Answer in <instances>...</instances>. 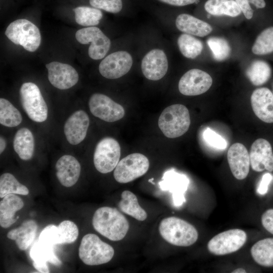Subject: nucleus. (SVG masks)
I'll return each mask as SVG.
<instances>
[{
	"instance_id": "24",
	"label": "nucleus",
	"mask_w": 273,
	"mask_h": 273,
	"mask_svg": "<svg viewBox=\"0 0 273 273\" xmlns=\"http://www.w3.org/2000/svg\"><path fill=\"white\" fill-rule=\"evenodd\" d=\"M24 202L20 197L15 194L5 196L0 202V225L8 228L14 223L19 216L15 217L16 211L21 209Z\"/></svg>"
},
{
	"instance_id": "48",
	"label": "nucleus",
	"mask_w": 273,
	"mask_h": 273,
	"mask_svg": "<svg viewBox=\"0 0 273 273\" xmlns=\"http://www.w3.org/2000/svg\"><path fill=\"white\" fill-rule=\"evenodd\" d=\"M154 180V178H151V179H149V182H151V183H152V180Z\"/></svg>"
},
{
	"instance_id": "35",
	"label": "nucleus",
	"mask_w": 273,
	"mask_h": 273,
	"mask_svg": "<svg viewBox=\"0 0 273 273\" xmlns=\"http://www.w3.org/2000/svg\"><path fill=\"white\" fill-rule=\"evenodd\" d=\"M252 51L258 55L273 52V26L264 29L258 35L252 48Z\"/></svg>"
},
{
	"instance_id": "6",
	"label": "nucleus",
	"mask_w": 273,
	"mask_h": 273,
	"mask_svg": "<svg viewBox=\"0 0 273 273\" xmlns=\"http://www.w3.org/2000/svg\"><path fill=\"white\" fill-rule=\"evenodd\" d=\"M19 94L22 106L30 119L36 122L47 120L48 106L36 84L31 82L23 83Z\"/></svg>"
},
{
	"instance_id": "2",
	"label": "nucleus",
	"mask_w": 273,
	"mask_h": 273,
	"mask_svg": "<svg viewBox=\"0 0 273 273\" xmlns=\"http://www.w3.org/2000/svg\"><path fill=\"white\" fill-rule=\"evenodd\" d=\"M159 231L166 242L177 246H191L198 238L197 230L193 225L174 216L163 219L160 222Z\"/></svg>"
},
{
	"instance_id": "40",
	"label": "nucleus",
	"mask_w": 273,
	"mask_h": 273,
	"mask_svg": "<svg viewBox=\"0 0 273 273\" xmlns=\"http://www.w3.org/2000/svg\"><path fill=\"white\" fill-rule=\"evenodd\" d=\"M59 233L58 226L50 224L47 226L41 232L38 241L53 246L58 245Z\"/></svg>"
},
{
	"instance_id": "44",
	"label": "nucleus",
	"mask_w": 273,
	"mask_h": 273,
	"mask_svg": "<svg viewBox=\"0 0 273 273\" xmlns=\"http://www.w3.org/2000/svg\"><path fill=\"white\" fill-rule=\"evenodd\" d=\"M159 1L175 6H185L195 3L197 0H159Z\"/></svg>"
},
{
	"instance_id": "14",
	"label": "nucleus",
	"mask_w": 273,
	"mask_h": 273,
	"mask_svg": "<svg viewBox=\"0 0 273 273\" xmlns=\"http://www.w3.org/2000/svg\"><path fill=\"white\" fill-rule=\"evenodd\" d=\"M51 84L59 89H69L79 79L77 71L71 65L59 62H52L46 65Z\"/></svg>"
},
{
	"instance_id": "33",
	"label": "nucleus",
	"mask_w": 273,
	"mask_h": 273,
	"mask_svg": "<svg viewBox=\"0 0 273 273\" xmlns=\"http://www.w3.org/2000/svg\"><path fill=\"white\" fill-rule=\"evenodd\" d=\"M76 22L84 26H93L99 24L103 17L102 12L96 8L80 6L73 9Z\"/></svg>"
},
{
	"instance_id": "42",
	"label": "nucleus",
	"mask_w": 273,
	"mask_h": 273,
	"mask_svg": "<svg viewBox=\"0 0 273 273\" xmlns=\"http://www.w3.org/2000/svg\"><path fill=\"white\" fill-rule=\"evenodd\" d=\"M272 179L273 176L270 173L264 174L257 189L258 193L261 195L266 194L268 191V186Z\"/></svg>"
},
{
	"instance_id": "37",
	"label": "nucleus",
	"mask_w": 273,
	"mask_h": 273,
	"mask_svg": "<svg viewBox=\"0 0 273 273\" xmlns=\"http://www.w3.org/2000/svg\"><path fill=\"white\" fill-rule=\"evenodd\" d=\"M58 244H71L77 239L79 232L76 224L70 220L62 221L58 226Z\"/></svg>"
},
{
	"instance_id": "25",
	"label": "nucleus",
	"mask_w": 273,
	"mask_h": 273,
	"mask_svg": "<svg viewBox=\"0 0 273 273\" xmlns=\"http://www.w3.org/2000/svg\"><path fill=\"white\" fill-rule=\"evenodd\" d=\"M37 230V225L34 220H26L19 227L10 231L7 236L15 241L20 250H25L34 241Z\"/></svg>"
},
{
	"instance_id": "28",
	"label": "nucleus",
	"mask_w": 273,
	"mask_h": 273,
	"mask_svg": "<svg viewBox=\"0 0 273 273\" xmlns=\"http://www.w3.org/2000/svg\"><path fill=\"white\" fill-rule=\"evenodd\" d=\"M121 198L118 206L121 211L139 221H144L147 218V213L139 205L135 194L125 190L121 193Z\"/></svg>"
},
{
	"instance_id": "8",
	"label": "nucleus",
	"mask_w": 273,
	"mask_h": 273,
	"mask_svg": "<svg viewBox=\"0 0 273 273\" xmlns=\"http://www.w3.org/2000/svg\"><path fill=\"white\" fill-rule=\"evenodd\" d=\"M121 149L118 142L111 137L102 139L97 145L94 154V163L100 173H107L113 170L120 157Z\"/></svg>"
},
{
	"instance_id": "32",
	"label": "nucleus",
	"mask_w": 273,
	"mask_h": 273,
	"mask_svg": "<svg viewBox=\"0 0 273 273\" xmlns=\"http://www.w3.org/2000/svg\"><path fill=\"white\" fill-rule=\"evenodd\" d=\"M177 44L183 56L190 59H194L198 56L203 48L202 42L200 40L187 33L179 35Z\"/></svg>"
},
{
	"instance_id": "13",
	"label": "nucleus",
	"mask_w": 273,
	"mask_h": 273,
	"mask_svg": "<svg viewBox=\"0 0 273 273\" xmlns=\"http://www.w3.org/2000/svg\"><path fill=\"white\" fill-rule=\"evenodd\" d=\"M212 84V79L207 72L198 69L188 71L178 82L179 92L185 96H197L207 92Z\"/></svg>"
},
{
	"instance_id": "31",
	"label": "nucleus",
	"mask_w": 273,
	"mask_h": 273,
	"mask_svg": "<svg viewBox=\"0 0 273 273\" xmlns=\"http://www.w3.org/2000/svg\"><path fill=\"white\" fill-rule=\"evenodd\" d=\"M22 121L20 111L8 100L0 99V123L14 127L19 125Z\"/></svg>"
},
{
	"instance_id": "21",
	"label": "nucleus",
	"mask_w": 273,
	"mask_h": 273,
	"mask_svg": "<svg viewBox=\"0 0 273 273\" xmlns=\"http://www.w3.org/2000/svg\"><path fill=\"white\" fill-rule=\"evenodd\" d=\"M55 168L56 176L62 186L71 187L78 181L81 166L73 156L65 155L61 157L56 163Z\"/></svg>"
},
{
	"instance_id": "15",
	"label": "nucleus",
	"mask_w": 273,
	"mask_h": 273,
	"mask_svg": "<svg viewBox=\"0 0 273 273\" xmlns=\"http://www.w3.org/2000/svg\"><path fill=\"white\" fill-rule=\"evenodd\" d=\"M189 182L186 175L171 169L164 173L159 185L162 191H168L172 194L174 206H180L186 202L184 194L188 189Z\"/></svg>"
},
{
	"instance_id": "26",
	"label": "nucleus",
	"mask_w": 273,
	"mask_h": 273,
	"mask_svg": "<svg viewBox=\"0 0 273 273\" xmlns=\"http://www.w3.org/2000/svg\"><path fill=\"white\" fill-rule=\"evenodd\" d=\"M13 148L20 159L28 160L32 157L35 148L33 135L27 128L17 130L13 139Z\"/></svg>"
},
{
	"instance_id": "3",
	"label": "nucleus",
	"mask_w": 273,
	"mask_h": 273,
	"mask_svg": "<svg viewBox=\"0 0 273 273\" xmlns=\"http://www.w3.org/2000/svg\"><path fill=\"white\" fill-rule=\"evenodd\" d=\"M190 123L188 108L178 104L164 109L158 119L159 128L168 138H175L185 134L188 130Z\"/></svg>"
},
{
	"instance_id": "4",
	"label": "nucleus",
	"mask_w": 273,
	"mask_h": 273,
	"mask_svg": "<svg viewBox=\"0 0 273 273\" xmlns=\"http://www.w3.org/2000/svg\"><path fill=\"white\" fill-rule=\"evenodd\" d=\"M80 259L88 265H98L109 262L114 254L113 248L96 235L88 234L82 239L78 249Z\"/></svg>"
},
{
	"instance_id": "41",
	"label": "nucleus",
	"mask_w": 273,
	"mask_h": 273,
	"mask_svg": "<svg viewBox=\"0 0 273 273\" xmlns=\"http://www.w3.org/2000/svg\"><path fill=\"white\" fill-rule=\"evenodd\" d=\"M261 220L263 228L273 235V208L266 210L262 214Z\"/></svg>"
},
{
	"instance_id": "5",
	"label": "nucleus",
	"mask_w": 273,
	"mask_h": 273,
	"mask_svg": "<svg viewBox=\"0 0 273 273\" xmlns=\"http://www.w3.org/2000/svg\"><path fill=\"white\" fill-rule=\"evenodd\" d=\"M6 36L14 43L20 45L30 52L35 51L41 42L39 29L25 19H20L11 23L5 31Z\"/></svg>"
},
{
	"instance_id": "27",
	"label": "nucleus",
	"mask_w": 273,
	"mask_h": 273,
	"mask_svg": "<svg viewBox=\"0 0 273 273\" xmlns=\"http://www.w3.org/2000/svg\"><path fill=\"white\" fill-rule=\"evenodd\" d=\"M250 251L257 264L264 267H273V238L258 241L252 246Z\"/></svg>"
},
{
	"instance_id": "29",
	"label": "nucleus",
	"mask_w": 273,
	"mask_h": 273,
	"mask_svg": "<svg viewBox=\"0 0 273 273\" xmlns=\"http://www.w3.org/2000/svg\"><path fill=\"white\" fill-rule=\"evenodd\" d=\"M204 8L209 14L214 16L227 15L234 17L242 12L235 0H208Z\"/></svg>"
},
{
	"instance_id": "43",
	"label": "nucleus",
	"mask_w": 273,
	"mask_h": 273,
	"mask_svg": "<svg viewBox=\"0 0 273 273\" xmlns=\"http://www.w3.org/2000/svg\"><path fill=\"white\" fill-rule=\"evenodd\" d=\"M241 11L247 19H250L253 15V10L251 8L249 0H235Z\"/></svg>"
},
{
	"instance_id": "23",
	"label": "nucleus",
	"mask_w": 273,
	"mask_h": 273,
	"mask_svg": "<svg viewBox=\"0 0 273 273\" xmlns=\"http://www.w3.org/2000/svg\"><path fill=\"white\" fill-rule=\"evenodd\" d=\"M177 28L185 33L204 37L211 32L210 24L188 14L179 15L175 20Z\"/></svg>"
},
{
	"instance_id": "20",
	"label": "nucleus",
	"mask_w": 273,
	"mask_h": 273,
	"mask_svg": "<svg viewBox=\"0 0 273 273\" xmlns=\"http://www.w3.org/2000/svg\"><path fill=\"white\" fill-rule=\"evenodd\" d=\"M251 104L258 118L265 123H273V93L268 88L261 87L254 90Z\"/></svg>"
},
{
	"instance_id": "1",
	"label": "nucleus",
	"mask_w": 273,
	"mask_h": 273,
	"mask_svg": "<svg viewBox=\"0 0 273 273\" xmlns=\"http://www.w3.org/2000/svg\"><path fill=\"white\" fill-rule=\"evenodd\" d=\"M92 224L99 233L113 241L123 239L129 227L127 219L119 210L108 206L100 207L95 212Z\"/></svg>"
},
{
	"instance_id": "18",
	"label": "nucleus",
	"mask_w": 273,
	"mask_h": 273,
	"mask_svg": "<svg viewBox=\"0 0 273 273\" xmlns=\"http://www.w3.org/2000/svg\"><path fill=\"white\" fill-rule=\"evenodd\" d=\"M252 169L256 172L273 171V152L270 144L264 139H258L252 144L249 153Z\"/></svg>"
},
{
	"instance_id": "46",
	"label": "nucleus",
	"mask_w": 273,
	"mask_h": 273,
	"mask_svg": "<svg viewBox=\"0 0 273 273\" xmlns=\"http://www.w3.org/2000/svg\"><path fill=\"white\" fill-rule=\"evenodd\" d=\"M7 143L4 137H0V153L2 154L6 149Z\"/></svg>"
},
{
	"instance_id": "36",
	"label": "nucleus",
	"mask_w": 273,
	"mask_h": 273,
	"mask_svg": "<svg viewBox=\"0 0 273 273\" xmlns=\"http://www.w3.org/2000/svg\"><path fill=\"white\" fill-rule=\"evenodd\" d=\"M212 55L217 61L226 60L230 55L231 49L228 41L222 37H211L207 40Z\"/></svg>"
},
{
	"instance_id": "12",
	"label": "nucleus",
	"mask_w": 273,
	"mask_h": 273,
	"mask_svg": "<svg viewBox=\"0 0 273 273\" xmlns=\"http://www.w3.org/2000/svg\"><path fill=\"white\" fill-rule=\"evenodd\" d=\"M132 65L131 56L126 51H119L106 57L101 62L99 70L103 77L114 79L128 73Z\"/></svg>"
},
{
	"instance_id": "22",
	"label": "nucleus",
	"mask_w": 273,
	"mask_h": 273,
	"mask_svg": "<svg viewBox=\"0 0 273 273\" xmlns=\"http://www.w3.org/2000/svg\"><path fill=\"white\" fill-rule=\"evenodd\" d=\"M29 254L33 266L40 272H50L47 262L57 266L62 264L54 253L53 246L38 240L33 244Z\"/></svg>"
},
{
	"instance_id": "7",
	"label": "nucleus",
	"mask_w": 273,
	"mask_h": 273,
	"mask_svg": "<svg viewBox=\"0 0 273 273\" xmlns=\"http://www.w3.org/2000/svg\"><path fill=\"white\" fill-rule=\"evenodd\" d=\"M149 161L142 154L135 153L120 160L114 169L113 175L118 183H129L144 175L149 168Z\"/></svg>"
},
{
	"instance_id": "30",
	"label": "nucleus",
	"mask_w": 273,
	"mask_h": 273,
	"mask_svg": "<svg viewBox=\"0 0 273 273\" xmlns=\"http://www.w3.org/2000/svg\"><path fill=\"white\" fill-rule=\"evenodd\" d=\"M271 69L269 65L262 60L253 61L246 70V75L256 86L263 84L270 78Z\"/></svg>"
},
{
	"instance_id": "19",
	"label": "nucleus",
	"mask_w": 273,
	"mask_h": 273,
	"mask_svg": "<svg viewBox=\"0 0 273 273\" xmlns=\"http://www.w3.org/2000/svg\"><path fill=\"white\" fill-rule=\"evenodd\" d=\"M228 163L234 176L239 180L245 178L249 172V154L244 145L235 143L228 151Z\"/></svg>"
},
{
	"instance_id": "11",
	"label": "nucleus",
	"mask_w": 273,
	"mask_h": 273,
	"mask_svg": "<svg viewBox=\"0 0 273 273\" xmlns=\"http://www.w3.org/2000/svg\"><path fill=\"white\" fill-rule=\"evenodd\" d=\"M92 114L106 122H112L122 119L125 114L123 107L104 94L92 95L88 101Z\"/></svg>"
},
{
	"instance_id": "10",
	"label": "nucleus",
	"mask_w": 273,
	"mask_h": 273,
	"mask_svg": "<svg viewBox=\"0 0 273 273\" xmlns=\"http://www.w3.org/2000/svg\"><path fill=\"white\" fill-rule=\"evenodd\" d=\"M75 38L81 44L90 43L88 54L93 60L103 58L111 46L110 39L100 29L95 26L87 27L77 30Z\"/></svg>"
},
{
	"instance_id": "17",
	"label": "nucleus",
	"mask_w": 273,
	"mask_h": 273,
	"mask_svg": "<svg viewBox=\"0 0 273 273\" xmlns=\"http://www.w3.org/2000/svg\"><path fill=\"white\" fill-rule=\"evenodd\" d=\"M168 67L166 55L160 49H153L149 52L143 58L141 64L144 75L151 80H158L163 78Z\"/></svg>"
},
{
	"instance_id": "9",
	"label": "nucleus",
	"mask_w": 273,
	"mask_h": 273,
	"mask_svg": "<svg viewBox=\"0 0 273 273\" xmlns=\"http://www.w3.org/2000/svg\"><path fill=\"white\" fill-rule=\"evenodd\" d=\"M247 234L235 229L221 232L213 237L207 244L209 251L215 255H224L239 250L247 241Z\"/></svg>"
},
{
	"instance_id": "47",
	"label": "nucleus",
	"mask_w": 273,
	"mask_h": 273,
	"mask_svg": "<svg viewBox=\"0 0 273 273\" xmlns=\"http://www.w3.org/2000/svg\"><path fill=\"white\" fill-rule=\"evenodd\" d=\"M232 272L233 273H245L246 272V271L245 269L243 268H238L233 270Z\"/></svg>"
},
{
	"instance_id": "39",
	"label": "nucleus",
	"mask_w": 273,
	"mask_h": 273,
	"mask_svg": "<svg viewBox=\"0 0 273 273\" xmlns=\"http://www.w3.org/2000/svg\"><path fill=\"white\" fill-rule=\"evenodd\" d=\"M92 6L105 11L117 13L122 8V0H89Z\"/></svg>"
},
{
	"instance_id": "45",
	"label": "nucleus",
	"mask_w": 273,
	"mask_h": 273,
	"mask_svg": "<svg viewBox=\"0 0 273 273\" xmlns=\"http://www.w3.org/2000/svg\"><path fill=\"white\" fill-rule=\"evenodd\" d=\"M249 3L253 4L257 9H263L266 7L264 0H249Z\"/></svg>"
},
{
	"instance_id": "34",
	"label": "nucleus",
	"mask_w": 273,
	"mask_h": 273,
	"mask_svg": "<svg viewBox=\"0 0 273 273\" xmlns=\"http://www.w3.org/2000/svg\"><path fill=\"white\" fill-rule=\"evenodd\" d=\"M28 189L20 184L15 177L10 173H4L0 176V198L10 194L27 195Z\"/></svg>"
},
{
	"instance_id": "16",
	"label": "nucleus",
	"mask_w": 273,
	"mask_h": 273,
	"mask_svg": "<svg viewBox=\"0 0 273 273\" xmlns=\"http://www.w3.org/2000/svg\"><path fill=\"white\" fill-rule=\"evenodd\" d=\"M89 125L87 113L79 110L72 113L64 125V133L67 141L72 145H76L85 139Z\"/></svg>"
},
{
	"instance_id": "38",
	"label": "nucleus",
	"mask_w": 273,
	"mask_h": 273,
	"mask_svg": "<svg viewBox=\"0 0 273 273\" xmlns=\"http://www.w3.org/2000/svg\"><path fill=\"white\" fill-rule=\"evenodd\" d=\"M203 137L205 142L212 148L224 150L227 147L225 139L212 129L207 128L203 133Z\"/></svg>"
}]
</instances>
